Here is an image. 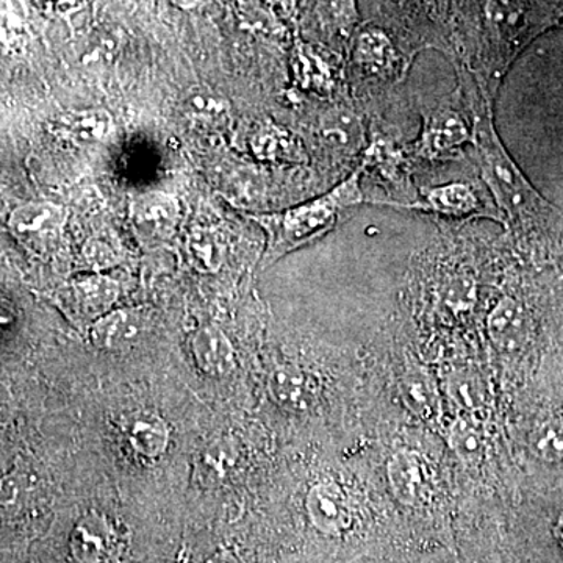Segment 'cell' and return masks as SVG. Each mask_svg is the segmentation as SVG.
<instances>
[{"label":"cell","instance_id":"obj_10","mask_svg":"<svg viewBox=\"0 0 563 563\" xmlns=\"http://www.w3.org/2000/svg\"><path fill=\"white\" fill-rule=\"evenodd\" d=\"M387 476L393 495L402 506H421L428 499L431 474L428 463L415 451H396L387 463Z\"/></svg>","mask_w":563,"mask_h":563},{"label":"cell","instance_id":"obj_28","mask_svg":"<svg viewBox=\"0 0 563 563\" xmlns=\"http://www.w3.org/2000/svg\"><path fill=\"white\" fill-rule=\"evenodd\" d=\"M554 533L555 539H558V542L561 543L563 548V514L559 517L558 523H555Z\"/></svg>","mask_w":563,"mask_h":563},{"label":"cell","instance_id":"obj_7","mask_svg":"<svg viewBox=\"0 0 563 563\" xmlns=\"http://www.w3.org/2000/svg\"><path fill=\"white\" fill-rule=\"evenodd\" d=\"M68 213L58 203L35 201L22 203L11 211L9 228L20 242L33 247H47L57 242Z\"/></svg>","mask_w":563,"mask_h":563},{"label":"cell","instance_id":"obj_12","mask_svg":"<svg viewBox=\"0 0 563 563\" xmlns=\"http://www.w3.org/2000/svg\"><path fill=\"white\" fill-rule=\"evenodd\" d=\"M306 509L310 523L324 536H340L350 529V504L339 485H313L307 495Z\"/></svg>","mask_w":563,"mask_h":563},{"label":"cell","instance_id":"obj_16","mask_svg":"<svg viewBox=\"0 0 563 563\" xmlns=\"http://www.w3.org/2000/svg\"><path fill=\"white\" fill-rule=\"evenodd\" d=\"M125 439L140 457L154 461L168 450L169 429L158 415L140 412L129 418Z\"/></svg>","mask_w":563,"mask_h":563},{"label":"cell","instance_id":"obj_5","mask_svg":"<svg viewBox=\"0 0 563 563\" xmlns=\"http://www.w3.org/2000/svg\"><path fill=\"white\" fill-rule=\"evenodd\" d=\"M69 550L77 563H120L124 537L109 518L90 514L73 529Z\"/></svg>","mask_w":563,"mask_h":563},{"label":"cell","instance_id":"obj_6","mask_svg":"<svg viewBox=\"0 0 563 563\" xmlns=\"http://www.w3.org/2000/svg\"><path fill=\"white\" fill-rule=\"evenodd\" d=\"M179 221V203L163 192H144L131 203L132 228L143 243L168 242L176 233Z\"/></svg>","mask_w":563,"mask_h":563},{"label":"cell","instance_id":"obj_9","mask_svg":"<svg viewBox=\"0 0 563 563\" xmlns=\"http://www.w3.org/2000/svg\"><path fill=\"white\" fill-rule=\"evenodd\" d=\"M473 143L472 131L457 111L437 109L424 118L417 152L424 158H451Z\"/></svg>","mask_w":563,"mask_h":563},{"label":"cell","instance_id":"obj_4","mask_svg":"<svg viewBox=\"0 0 563 563\" xmlns=\"http://www.w3.org/2000/svg\"><path fill=\"white\" fill-rule=\"evenodd\" d=\"M120 287L101 273H87L66 282L54 292L55 302L74 324H95L103 314L111 312L118 301Z\"/></svg>","mask_w":563,"mask_h":563},{"label":"cell","instance_id":"obj_27","mask_svg":"<svg viewBox=\"0 0 563 563\" xmlns=\"http://www.w3.org/2000/svg\"><path fill=\"white\" fill-rule=\"evenodd\" d=\"M203 563H242V561L231 550H220L207 558Z\"/></svg>","mask_w":563,"mask_h":563},{"label":"cell","instance_id":"obj_18","mask_svg":"<svg viewBox=\"0 0 563 563\" xmlns=\"http://www.w3.org/2000/svg\"><path fill=\"white\" fill-rule=\"evenodd\" d=\"M62 135L76 144H99L113 135V117L107 110L70 111L58 125Z\"/></svg>","mask_w":563,"mask_h":563},{"label":"cell","instance_id":"obj_13","mask_svg":"<svg viewBox=\"0 0 563 563\" xmlns=\"http://www.w3.org/2000/svg\"><path fill=\"white\" fill-rule=\"evenodd\" d=\"M488 335L492 343L506 354L523 350L531 336V318L520 302L504 296L488 314Z\"/></svg>","mask_w":563,"mask_h":563},{"label":"cell","instance_id":"obj_21","mask_svg":"<svg viewBox=\"0 0 563 563\" xmlns=\"http://www.w3.org/2000/svg\"><path fill=\"white\" fill-rule=\"evenodd\" d=\"M357 60L373 73H387L395 65V51L383 31H365L357 43Z\"/></svg>","mask_w":563,"mask_h":563},{"label":"cell","instance_id":"obj_1","mask_svg":"<svg viewBox=\"0 0 563 563\" xmlns=\"http://www.w3.org/2000/svg\"><path fill=\"white\" fill-rule=\"evenodd\" d=\"M461 70V69H459ZM463 95L472 110V139L485 184L490 188L499 209L509 218L521 242L543 250L561 246L563 214L542 198L520 172L493 124L492 101L474 88L468 69L461 70Z\"/></svg>","mask_w":563,"mask_h":563},{"label":"cell","instance_id":"obj_2","mask_svg":"<svg viewBox=\"0 0 563 563\" xmlns=\"http://www.w3.org/2000/svg\"><path fill=\"white\" fill-rule=\"evenodd\" d=\"M479 44L476 47V85L485 98L496 96L517 55L563 18V3H477Z\"/></svg>","mask_w":563,"mask_h":563},{"label":"cell","instance_id":"obj_19","mask_svg":"<svg viewBox=\"0 0 563 563\" xmlns=\"http://www.w3.org/2000/svg\"><path fill=\"white\" fill-rule=\"evenodd\" d=\"M450 448L468 466L479 465L484 455V432L479 421L473 415H459L451 424Z\"/></svg>","mask_w":563,"mask_h":563},{"label":"cell","instance_id":"obj_15","mask_svg":"<svg viewBox=\"0 0 563 563\" xmlns=\"http://www.w3.org/2000/svg\"><path fill=\"white\" fill-rule=\"evenodd\" d=\"M274 402L288 412L301 413L313 406L314 390L309 374L295 365L277 366L269 377Z\"/></svg>","mask_w":563,"mask_h":563},{"label":"cell","instance_id":"obj_20","mask_svg":"<svg viewBox=\"0 0 563 563\" xmlns=\"http://www.w3.org/2000/svg\"><path fill=\"white\" fill-rule=\"evenodd\" d=\"M446 393L450 401L461 415L479 412L484 404V385L473 372H455L448 377Z\"/></svg>","mask_w":563,"mask_h":563},{"label":"cell","instance_id":"obj_11","mask_svg":"<svg viewBox=\"0 0 563 563\" xmlns=\"http://www.w3.org/2000/svg\"><path fill=\"white\" fill-rule=\"evenodd\" d=\"M146 331L147 317L141 309L111 310L88 329L92 344L111 352L131 350Z\"/></svg>","mask_w":563,"mask_h":563},{"label":"cell","instance_id":"obj_25","mask_svg":"<svg viewBox=\"0 0 563 563\" xmlns=\"http://www.w3.org/2000/svg\"><path fill=\"white\" fill-rule=\"evenodd\" d=\"M25 29L21 18L9 9H0V46L20 49L24 44Z\"/></svg>","mask_w":563,"mask_h":563},{"label":"cell","instance_id":"obj_23","mask_svg":"<svg viewBox=\"0 0 563 563\" xmlns=\"http://www.w3.org/2000/svg\"><path fill=\"white\" fill-rule=\"evenodd\" d=\"M187 250L196 268L206 273L220 269L224 254H222V247L218 243L217 236L209 229H191L188 233Z\"/></svg>","mask_w":563,"mask_h":563},{"label":"cell","instance_id":"obj_3","mask_svg":"<svg viewBox=\"0 0 563 563\" xmlns=\"http://www.w3.org/2000/svg\"><path fill=\"white\" fill-rule=\"evenodd\" d=\"M361 173L362 168H358L328 195L295 209L251 217L266 232L262 268H268L285 255L322 239L335 228L343 210L362 203Z\"/></svg>","mask_w":563,"mask_h":563},{"label":"cell","instance_id":"obj_14","mask_svg":"<svg viewBox=\"0 0 563 563\" xmlns=\"http://www.w3.org/2000/svg\"><path fill=\"white\" fill-rule=\"evenodd\" d=\"M196 365L211 377H224L235 369L236 354L229 336L214 325H203L191 336Z\"/></svg>","mask_w":563,"mask_h":563},{"label":"cell","instance_id":"obj_17","mask_svg":"<svg viewBox=\"0 0 563 563\" xmlns=\"http://www.w3.org/2000/svg\"><path fill=\"white\" fill-rule=\"evenodd\" d=\"M399 390L410 412L417 415L422 421L439 418V390L426 369L420 366H409L402 374Z\"/></svg>","mask_w":563,"mask_h":563},{"label":"cell","instance_id":"obj_24","mask_svg":"<svg viewBox=\"0 0 563 563\" xmlns=\"http://www.w3.org/2000/svg\"><path fill=\"white\" fill-rule=\"evenodd\" d=\"M229 107L224 99L218 98L217 95L203 88H196L188 92L187 110L198 118H220L228 111Z\"/></svg>","mask_w":563,"mask_h":563},{"label":"cell","instance_id":"obj_22","mask_svg":"<svg viewBox=\"0 0 563 563\" xmlns=\"http://www.w3.org/2000/svg\"><path fill=\"white\" fill-rule=\"evenodd\" d=\"M529 446L539 461L550 465L563 463V421L540 422L529 437Z\"/></svg>","mask_w":563,"mask_h":563},{"label":"cell","instance_id":"obj_8","mask_svg":"<svg viewBox=\"0 0 563 563\" xmlns=\"http://www.w3.org/2000/svg\"><path fill=\"white\" fill-rule=\"evenodd\" d=\"M404 207L433 211L455 220H468L474 217H490L495 220L499 218L498 211L487 206L474 185L462 184V181L429 188L422 192L417 202Z\"/></svg>","mask_w":563,"mask_h":563},{"label":"cell","instance_id":"obj_26","mask_svg":"<svg viewBox=\"0 0 563 563\" xmlns=\"http://www.w3.org/2000/svg\"><path fill=\"white\" fill-rule=\"evenodd\" d=\"M84 261L91 273H101L103 269H109L111 266L117 265L118 255L113 247L98 240V242L85 244Z\"/></svg>","mask_w":563,"mask_h":563}]
</instances>
